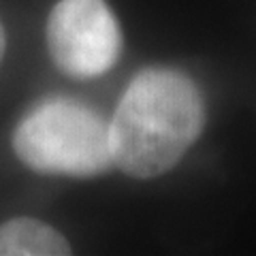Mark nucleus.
<instances>
[{
  "label": "nucleus",
  "instance_id": "obj_1",
  "mask_svg": "<svg viewBox=\"0 0 256 256\" xmlns=\"http://www.w3.org/2000/svg\"><path fill=\"white\" fill-rule=\"evenodd\" d=\"M205 126L201 90L178 68L152 66L128 84L109 122L114 166L137 180L173 169Z\"/></svg>",
  "mask_w": 256,
  "mask_h": 256
},
{
  "label": "nucleus",
  "instance_id": "obj_2",
  "mask_svg": "<svg viewBox=\"0 0 256 256\" xmlns=\"http://www.w3.org/2000/svg\"><path fill=\"white\" fill-rule=\"evenodd\" d=\"M13 150L28 169L45 175L94 178L114 166L109 122L73 98H47L22 118Z\"/></svg>",
  "mask_w": 256,
  "mask_h": 256
},
{
  "label": "nucleus",
  "instance_id": "obj_3",
  "mask_svg": "<svg viewBox=\"0 0 256 256\" xmlns=\"http://www.w3.org/2000/svg\"><path fill=\"white\" fill-rule=\"evenodd\" d=\"M47 47L64 75L94 79L118 62L122 32L105 0H60L47 20Z\"/></svg>",
  "mask_w": 256,
  "mask_h": 256
},
{
  "label": "nucleus",
  "instance_id": "obj_4",
  "mask_svg": "<svg viewBox=\"0 0 256 256\" xmlns=\"http://www.w3.org/2000/svg\"><path fill=\"white\" fill-rule=\"evenodd\" d=\"M68 242L50 224L13 218L0 226V256H66Z\"/></svg>",
  "mask_w": 256,
  "mask_h": 256
},
{
  "label": "nucleus",
  "instance_id": "obj_5",
  "mask_svg": "<svg viewBox=\"0 0 256 256\" xmlns=\"http://www.w3.org/2000/svg\"><path fill=\"white\" fill-rule=\"evenodd\" d=\"M6 38H4V28H2V24H0V62H2V56H4V43Z\"/></svg>",
  "mask_w": 256,
  "mask_h": 256
}]
</instances>
